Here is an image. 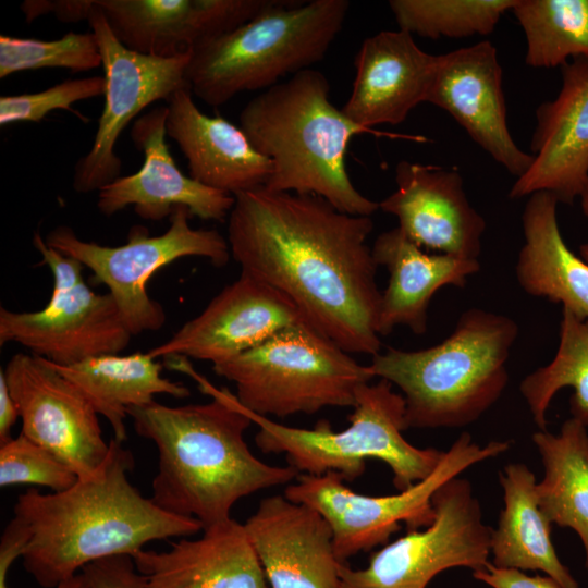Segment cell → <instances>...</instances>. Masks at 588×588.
Here are the masks:
<instances>
[{"label":"cell","mask_w":588,"mask_h":588,"mask_svg":"<svg viewBox=\"0 0 588 588\" xmlns=\"http://www.w3.org/2000/svg\"><path fill=\"white\" fill-rule=\"evenodd\" d=\"M234 198L226 240L241 271L290 298L305 322L347 353L378 354L382 292L367 244L371 218L265 186Z\"/></svg>","instance_id":"obj_1"},{"label":"cell","mask_w":588,"mask_h":588,"mask_svg":"<svg viewBox=\"0 0 588 588\" xmlns=\"http://www.w3.org/2000/svg\"><path fill=\"white\" fill-rule=\"evenodd\" d=\"M181 370L212 400L174 407L152 401L130 407L127 415L136 433L158 449L151 501L170 514L194 517L206 528L231 518L240 499L289 485L299 473L257 458L244 438L254 422L236 396L226 388H215L187 363Z\"/></svg>","instance_id":"obj_2"},{"label":"cell","mask_w":588,"mask_h":588,"mask_svg":"<svg viewBox=\"0 0 588 588\" xmlns=\"http://www.w3.org/2000/svg\"><path fill=\"white\" fill-rule=\"evenodd\" d=\"M134 466L132 452L112 439L89 477L64 491L30 488L19 495L14 516L29 529L23 565L41 587L56 588L94 561L133 556L149 541L203 530L198 519L170 514L142 495L128 480Z\"/></svg>","instance_id":"obj_3"},{"label":"cell","mask_w":588,"mask_h":588,"mask_svg":"<svg viewBox=\"0 0 588 588\" xmlns=\"http://www.w3.org/2000/svg\"><path fill=\"white\" fill-rule=\"evenodd\" d=\"M329 95L323 73L302 71L249 100L240 113V127L271 160L266 188L316 195L342 212L371 217L379 203L356 189L345 161L354 136L379 133L355 124Z\"/></svg>","instance_id":"obj_4"},{"label":"cell","mask_w":588,"mask_h":588,"mask_svg":"<svg viewBox=\"0 0 588 588\" xmlns=\"http://www.w3.org/2000/svg\"><path fill=\"white\" fill-rule=\"evenodd\" d=\"M517 335L511 317L469 308L441 343L420 351L387 347L368 366L375 378L402 391L407 429L460 428L479 419L503 394Z\"/></svg>","instance_id":"obj_5"},{"label":"cell","mask_w":588,"mask_h":588,"mask_svg":"<svg viewBox=\"0 0 588 588\" xmlns=\"http://www.w3.org/2000/svg\"><path fill=\"white\" fill-rule=\"evenodd\" d=\"M348 9L347 0H278L193 51L186 73L191 91L217 107L311 69L341 32Z\"/></svg>","instance_id":"obj_6"},{"label":"cell","mask_w":588,"mask_h":588,"mask_svg":"<svg viewBox=\"0 0 588 588\" xmlns=\"http://www.w3.org/2000/svg\"><path fill=\"white\" fill-rule=\"evenodd\" d=\"M244 411L258 427L257 448L267 454H284L287 465L302 474L336 473L353 481L364 474L368 458H377L390 467L394 487L403 491L431 475L444 455L433 448H417L403 437L405 400L385 379L359 387L350 425L340 431L324 419L305 429Z\"/></svg>","instance_id":"obj_7"},{"label":"cell","mask_w":588,"mask_h":588,"mask_svg":"<svg viewBox=\"0 0 588 588\" xmlns=\"http://www.w3.org/2000/svg\"><path fill=\"white\" fill-rule=\"evenodd\" d=\"M212 370L235 384L244 408L268 418L353 408L359 387L375 378L369 366L358 364L304 320L212 365Z\"/></svg>","instance_id":"obj_8"},{"label":"cell","mask_w":588,"mask_h":588,"mask_svg":"<svg viewBox=\"0 0 588 588\" xmlns=\"http://www.w3.org/2000/svg\"><path fill=\"white\" fill-rule=\"evenodd\" d=\"M511 441H491L483 446L468 432L453 442L432 471L424 480L390 495H367L353 491L341 475L299 474L287 485L284 495L296 503L318 511L333 532V546L340 562L362 551L387 544L401 529L407 531L428 527L434 519L432 497L448 480L468 467L499 456L511 448Z\"/></svg>","instance_id":"obj_9"},{"label":"cell","mask_w":588,"mask_h":588,"mask_svg":"<svg viewBox=\"0 0 588 588\" xmlns=\"http://www.w3.org/2000/svg\"><path fill=\"white\" fill-rule=\"evenodd\" d=\"M186 207H176L171 224L158 236H149L135 226L128 241L120 246H103L81 240L73 229L59 225L45 241L88 268L94 279L105 284L119 307L132 335L157 331L166 322L163 307L147 291L149 279L169 264L185 257L207 258L213 266L224 267L231 258L228 240L217 230L194 229Z\"/></svg>","instance_id":"obj_10"},{"label":"cell","mask_w":588,"mask_h":588,"mask_svg":"<svg viewBox=\"0 0 588 588\" xmlns=\"http://www.w3.org/2000/svg\"><path fill=\"white\" fill-rule=\"evenodd\" d=\"M33 244L49 267L53 286L46 306L33 311L0 308V345L17 343L59 366L119 354L133 336L113 297L83 278L84 266L50 247L35 232Z\"/></svg>","instance_id":"obj_11"},{"label":"cell","mask_w":588,"mask_h":588,"mask_svg":"<svg viewBox=\"0 0 588 588\" xmlns=\"http://www.w3.org/2000/svg\"><path fill=\"white\" fill-rule=\"evenodd\" d=\"M433 522L422 530H409L376 551L367 566H340V588H427L441 572L485 567L491 554L492 528L473 487L454 477L432 497Z\"/></svg>","instance_id":"obj_12"},{"label":"cell","mask_w":588,"mask_h":588,"mask_svg":"<svg viewBox=\"0 0 588 588\" xmlns=\"http://www.w3.org/2000/svg\"><path fill=\"white\" fill-rule=\"evenodd\" d=\"M96 35L105 72V106L90 150L74 167L77 193L99 191L120 177L115 144L127 124L146 107L189 88L187 66L193 52L174 57L143 54L126 48L93 0L87 20ZM191 89V88H189Z\"/></svg>","instance_id":"obj_13"},{"label":"cell","mask_w":588,"mask_h":588,"mask_svg":"<svg viewBox=\"0 0 588 588\" xmlns=\"http://www.w3.org/2000/svg\"><path fill=\"white\" fill-rule=\"evenodd\" d=\"M1 369L22 419L21 432L78 478L93 475L105 462L109 443L86 396L51 362L32 353H16Z\"/></svg>","instance_id":"obj_14"},{"label":"cell","mask_w":588,"mask_h":588,"mask_svg":"<svg viewBox=\"0 0 588 588\" xmlns=\"http://www.w3.org/2000/svg\"><path fill=\"white\" fill-rule=\"evenodd\" d=\"M502 77L498 50L488 40L439 54L426 102L451 114L517 179L529 169L534 156L522 150L510 133Z\"/></svg>","instance_id":"obj_15"},{"label":"cell","mask_w":588,"mask_h":588,"mask_svg":"<svg viewBox=\"0 0 588 588\" xmlns=\"http://www.w3.org/2000/svg\"><path fill=\"white\" fill-rule=\"evenodd\" d=\"M301 320L290 298L241 271L240 278L216 295L199 315L148 353L154 358L191 357L216 365Z\"/></svg>","instance_id":"obj_16"},{"label":"cell","mask_w":588,"mask_h":588,"mask_svg":"<svg viewBox=\"0 0 588 588\" xmlns=\"http://www.w3.org/2000/svg\"><path fill=\"white\" fill-rule=\"evenodd\" d=\"M166 119L163 106L135 120L131 137L144 155L143 166L136 173L120 176L99 189L98 210L111 217L133 206L140 218L159 221L176 207H186L203 220L223 221L234 206V196L182 173L166 143Z\"/></svg>","instance_id":"obj_17"},{"label":"cell","mask_w":588,"mask_h":588,"mask_svg":"<svg viewBox=\"0 0 588 588\" xmlns=\"http://www.w3.org/2000/svg\"><path fill=\"white\" fill-rule=\"evenodd\" d=\"M396 189L379 203L417 246L465 259H478L486 230L470 205L456 170L402 160L395 168Z\"/></svg>","instance_id":"obj_18"},{"label":"cell","mask_w":588,"mask_h":588,"mask_svg":"<svg viewBox=\"0 0 588 588\" xmlns=\"http://www.w3.org/2000/svg\"><path fill=\"white\" fill-rule=\"evenodd\" d=\"M561 69L559 94L536 110L534 160L512 185L513 199L547 192L572 204L588 180V59H573Z\"/></svg>","instance_id":"obj_19"},{"label":"cell","mask_w":588,"mask_h":588,"mask_svg":"<svg viewBox=\"0 0 588 588\" xmlns=\"http://www.w3.org/2000/svg\"><path fill=\"white\" fill-rule=\"evenodd\" d=\"M278 0H95L128 49L157 57L193 52Z\"/></svg>","instance_id":"obj_20"},{"label":"cell","mask_w":588,"mask_h":588,"mask_svg":"<svg viewBox=\"0 0 588 588\" xmlns=\"http://www.w3.org/2000/svg\"><path fill=\"white\" fill-rule=\"evenodd\" d=\"M269 588H340L333 532L315 509L284 494L264 498L244 523Z\"/></svg>","instance_id":"obj_21"},{"label":"cell","mask_w":588,"mask_h":588,"mask_svg":"<svg viewBox=\"0 0 588 588\" xmlns=\"http://www.w3.org/2000/svg\"><path fill=\"white\" fill-rule=\"evenodd\" d=\"M437 56L421 50L412 34L381 30L366 38L355 57L351 95L341 108L355 124L372 130L402 123L426 97Z\"/></svg>","instance_id":"obj_22"},{"label":"cell","mask_w":588,"mask_h":588,"mask_svg":"<svg viewBox=\"0 0 588 588\" xmlns=\"http://www.w3.org/2000/svg\"><path fill=\"white\" fill-rule=\"evenodd\" d=\"M166 132L185 156L189 176L208 187L235 196L265 186L272 174L271 160L243 130L222 117L203 113L189 88L168 99Z\"/></svg>","instance_id":"obj_23"},{"label":"cell","mask_w":588,"mask_h":588,"mask_svg":"<svg viewBox=\"0 0 588 588\" xmlns=\"http://www.w3.org/2000/svg\"><path fill=\"white\" fill-rule=\"evenodd\" d=\"M203 531L169 551L136 552L132 558L145 588H269L244 524L231 517Z\"/></svg>","instance_id":"obj_24"},{"label":"cell","mask_w":588,"mask_h":588,"mask_svg":"<svg viewBox=\"0 0 588 588\" xmlns=\"http://www.w3.org/2000/svg\"><path fill=\"white\" fill-rule=\"evenodd\" d=\"M371 250L377 265L389 273L381 294L380 336L388 335L399 324L408 327L415 334H424L428 307L436 292L446 285L464 287L468 277L480 270L478 259L427 254L399 228L379 234Z\"/></svg>","instance_id":"obj_25"},{"label":"cell","mask_w":588,"mask_h":588,"mask_svg":"<svg viewBox=\"0 0 588 588\" xmlns=\"http://www.w3.org/2000/svg\"><path fill=\"white\" fill-rule=\"evenodd\" d=\"M556 198L547 192L528 196L522 215L524 245L516 262L519 286L535 297L560 303L588 319V264L562 237Z\"/></svg>","instance_id":"obj_26"},{"label":"cell","mask_w":588,"mask_h":588,"mask_svg":"<svg viewBox=\"0 0 588 588\" xmlns=\"http://www.w3.org/2000/svg\"><path fill=\"white\" fill-rule=\"evenodd\" d=\"M504 507L492 529V564L520 571H540L563 588H578L560 561L551 540V523L540 510L536 476L523 463L507 464L500 473Z\"/></svg>","instance_id":"obj_27"},{"label":"cell","mask_w":588,"mask_h":588,"mask_svg":"<svg viewBox=\"0 0 588 588\" xmlns=\"http://www.w3.org/2000/svg\"><path fill=\"white\" fill-rule=\"evenodd\" d=\"M54 368L86 396L112 427L114 440H127V409L151 403L155 395L189 396L187 387L162 376V364L147 353L102 355Z\"/></svg>","instance_id":"obj_28"},{"label":"cell","mask_w":588,"mask_h":588,"mask_svg":"<svg viewBox=\"0 0 588 588\" xmlns=\"http://www.w3.org/2000/svg\"><path fill=\"white\" fill-rule=\"evenodd\" d=\"M544 468L536 492L540 510L560 527L572 528L585 550L588 571V432L575 418L560 433L539 430L531 437Z\"/></svg>","instance_id":"obj_29"},{"label":"cell","mask_w":588,"mask_h":588,"mask_svg":"<svg viewBox=\"0 0 588 588\" xmlns=\"http://www.w3.org/2000/svg\"><path fill=\"white\" fill-rule=\"evenodd\" d=\"M572 387V417L588 427V319L563 309L560 343L554 358L527 375L519 384L529 412L539 430H546L547 412L553 396Z\"/></svg>","instance_id":"obj_30"},{"label":"cell","mask_w":588,"mask_h":588,"mask_svg":"<svg viewBox=\"0 0 588 588\" xmlns=\"http://www.w3.org/2000/svg\"><path fill=\"white\" fill-rule=\"evenodd\" d=\"M511 12L526 37L528 66L551 69L588 59V0H517Z\"/></svg>","instance_id":"obj_31"},{"label":"cell","mask_w":588,"mask_h":588,"mask_svg":"<svg viewBox=\"0 0 588 588\" xmlns=\"http://www.w3.org/2000/svg\"><path fill=\"white\" fill-rule=\"evenodd\" d=\"M517 0H391L399 29L438 39L491 34Z\"/></svg>","instance_id":"obj_32"},{"label":"cell","mask_w":588,"mask_h":588,"mask_svg":"<svg viewBox=\"0 0 588 588\" xmlns=\"http://www.w3.org/2000/svg\"><path fill=\"white\" fill-rule=\"evenodd\" d=\"M101 64L97 37L93 32H69L53 40L0 36V78L45 68L86 72Z\"/></svg>","instance_id":"obj_33"},{"label":"cell","mask_w":588,"mask_h":588,"mask_svg":"<svg viewBox=\"0 0 588 588\" xmlns=\"http://www.w3.org/2000/svg\"><path fill=\"white\" fill-rule=\"evenodd\" d=\"M78 476L53 453L20 433L0 445V486L33 483L54 492L68 490Z\"/></svg>","instance_id":"obj_34"},{"label":"cell","mask_w":588,"mask_h":588,"mask_svg":"<svg viewBox=\"0 0 588 588\" xmlns=\"http://www.w3.org/2000/svg\"><path fill=\"white\" fill-rule=\"evenodd\" d=\"M103 76L66 79L45 90L0 97V125L39 122L58 109L71 110L73 103L105 95Z\"/></svg>","instance_id":"obj_35"},{"label":"cell","mask_w":588,"mask_h":588,"mask_svg":"<svg viewBox=\"0 0 588 588\" xmlns=\"http://www.w3.org/2000/svg\"><path fill=\"white\" fill-rule=\"evenodd\" d=\"M90 588H145L146 579L128 554H118L94 561L81 569Z\"/></svg>","instance_id":"obj_36"},{"label":"cell","mask_w":588,"mask_h":588,"mask_svg":"<svg viewBox=\"0 0 588 588\" xmlns=\"http://www.w3.org/2000/svg\"><path fill=\"white\" fill-rule=\"evenodd\" d=\"M473 577L491 588H563L550 576H529L520 569L498 567L490 562L474 571Z\"/></svg>","instance_id":"obj_37"},{"label":"cell","mask_w":588,"mask_h":588,"mask_svg":"<svg viewBox=\"0 0 588 588\" xmlns=\"http://www.w3.org/2000/svg\"><path fill=\"white\" fill-rule=\"evenodd\" d=\"M93 0H26L21 9L29 23L44 14H53L63 23H77L88 20Z\"/></svg>","instance_id":"obj_38"},{"label":"cell","mask_w":588,"mask_h":588,"mask_svg":"<svg viewBox=\"0 0 588 588\" xmlns=\"http://www.w3.org/2000/svg\"><path fill=\"white\" fill-rule=\"evenodd\" d=\"M28 540L27 525L14 516L3 530L0 540V588H9V568L16 558L23 555Z\"/></svg>","instance_id":"obj_39"},{"label":"cell","mask_w":588,"mask_h":588,"mask_svg":"<svg viewBox=\"0 0 588 588\" xmlns=\"http://www.w3.org/2000/svg\"><path fill=\"white\" fill-rule=\"evenodd\" d=\"M20 417L17 406L10 393L4 373L0 370V445L13 439L11 429Z\"/></svg>","instance_id":"obj_40"},{"label":"cell","mask_w":588,"mask_h":588,"mask_svg":"<svg viewBox=\"0 0 588 588\" xmlns=\"http://www.w3.org/2000/svg\"><path fill=\"white\" fill-rule=\"evenodd\" d=\"M56 588H90L87 577L83 572L63 580Z\"/></svg>","instance_id":"obj_41"},{"label":"cell","mask_w":588,"mask_h":588,"mask_svg":"<svg viewBox=\"0 0 588 588\" xmlns=\"http://www.w3.org/2000/svg\"><path fill=\"white\" fill-rule=\"evenodd\" d=\"M583 213L588 218V180L579 195Z\"/></svg>","instance_id":"obj_42"},{"label":"cell","mask_w":588,"mask_h":588,"mask_svg":"<svg viewBox=\"0 0 588 588\" xmlns=\"http://www.w3.org/2000/svg\"><path fill=\"white\" fill-rule=\"evenodd\" d=\"M580 258L588 264V244H584L579 248Z\"/></svg>","instance_id":"obj_43"}]
</instances>
